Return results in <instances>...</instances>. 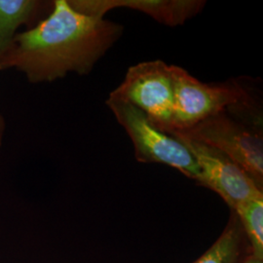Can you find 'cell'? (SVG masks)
<instances>
[{"label":"cell","instance_id":"cell-6","mask_svg":"<svg viewBox=\"0 0 263 263\" xmlns=\"http://www.w3.org/2000/svg\"><path fill=\"white\" fill-rule=\"evenodd\" d=\"M173 138L184 144L196 160L200 171L198 184L216 192L231 211L250 199L263 195V190L222 152L186 138Z\"/></svg>","mask_w":263,"mask_h":263},{"label":"cell","instance_id":"cell-4","mask_svg":"<svg viewBox=\"0 0 263 263\" xmlns=\"http://www.w3.org/2000/svg\"><path fill=\"white\" fill-rule=\"evenodd\" d=\"M175 106L169 130L185 131L211 116L252 99L246 88L237 82L204 83L185 69L172 66Z\"/></svg>","mask_w":263,"mask_h":263},{"label":"cell","instance_id":"cell-2","mask_svg":"<svg viewBox=\"0 0 263 263\" xmlns=\"http://www.w3.org/2000/svg\"><path fill=\"white\" fill-rule=\"evenodd\" d=\"M169 135L198 141L222 152L263 190L262 128L244 122L226 110L188 130Z\"/></svg>","mask_w":263,"mask_h":263},{"label":"cell","instance_id":"cell-12","mask_svg":"<svg viewBox=\"0 0 263 263\" xmlns=\"http://www.w3.org/2000/svg\"><path fill=\"white\" fill-rule=\"evenodd\" d=\"M245 263H263V259H259V258L254 257L253 255H250V256L246 259Z\"/></svg>","mask_w":263,"mask_h":263},{"label":"cell","instance_id":"cell-9","mask_svg":"<svg viewBox=\"0 0 263 263\" xmlns=\"http://www.w3.org/2000/svg\"><path fill=\"white\" fill-rule=\"evenodd\" d=\"M250 255V246L240 220L230 211V217L221 235L193 263H245Z\"/></svg>","mask_w":263,"mask_h":263},{"label":"cell","instance_id":"cell-8","mask_svg":"<svg viewBox=\"0 0 263 263\" xmlns=\"http://www.w3.org/2000/svg\"><path fill=\"white\" fill-rule=\"evenodd\" d=\"M53 9V2L38 0H0V61L8 52L22 26H36ZM46 18V17H45Z\"/></svg>","mask_w":263,"mask_h":263},{"label":"cell","instance_id":"cell-11","mask_svg":"<svg viewBox=\"0 0 263 263\" xmlns=\"http://www.w3.org/2000/svg\"><path fill=\"white\" fill-rule=\"evenodd\" d=\"M5 129H6L5 120H4V117L2 116V114L0 113V151H1V147H2V144H3Z\"/></svg>","mask_w":263,"mask_h":263},{"label":"cell","instance_id":"cell-1","mask_svg":"<svg viewBox=\"0 0 263 263\" xmlns=\"http://www.w3.org/2000/svg\"><path fill=\"white\" fill-rule=\"evenodd\" d=\"M123 30L103 17L76 12L67 0H55L46 18L16 34L0 70L15 68L33 84L53 82L69 72L87 76Z\"/></svg>","mask_w":263,"mask_h":263},{"label":"cell","instance_id":"cell-10","mask_svg":"<svg viewBox=\"0 0 263 263\" xmlns=\"http://www.w3.org/2000/svg\"><path fill=\"white\" fill-rule=\"evenodd\" d=\"M233 212L244 230L251 254L263 259V195L240 204Z\"/></svg>","mask_w":263,"mask_h":263},{"label":"cell","instance_id":"cell-5","mask_svg":"<svg viewBox=\"0 0 263 263\" xmlns=\"http://www.w3.org/2000/svg\"><path fill=\"white\" fill-rule=\"evenodd\" d=\"M111 93L141 109L156 129L169 130L175 106L172 66L155 60L131 66Z\"/></svg>","mask_w":263,"mask_h":263},{"label":"cell","instance_id":"cell-7","mask_svg":"<svg viewBox=\"0 0 263 263\" xmlns=\"http://www.w3.org/2000/svg\"><path fill=\"white\" fill-rule=\"evenodd\" d=\"M76 12L103 17L110 10L128 8L143 13L168 27H178L195 17L206 5L203 0H67Z\"/></svg>","mask_w":263,"mask_h":263},{"label":"cell","instance_id":"cell-3","mask_svg":"<svg viewBox=\"0 0 263 263\" xmlns=\"http://www.w3.org/2000/svg\"><path fill=\"white\" fill-rule=\"evenodd\" d=\"M106 105L129 135L137 161L167 165L199 183L196 160L184 144L156 129L141 109L112 93L106 100Z\"/></svg>","mask_w":263,"mask_h":263}]
</instances>
